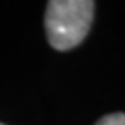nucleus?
Segmentation results:
<instances>
[{
	"label": "nucleus",
	"mask_w": 125,
	"mask_h": 125,
	"mask_svg": "<svg viewBox=\"0 0 125 125\" xmlns=\"http://www.w3.org/2000/svg\"><path fill=\"white\" fill-rule=\"evenodd\" d=\"M96 125H125V115L123 113H111L103 116Z\"/></svg>",
	"instance_id": "2"
},
{
	"label": "nucleus",
	"mask_w": 125,
	"mask_h": 125,
	"mask_svg": "<svg viewBox=\"0 0 125 125\" xmlns=\"http://www.w3.org/2000/svg\"><path fill=\"white\" fill-rule=\"evenodd\" d=\"M94 7L92 0H51L45 10L49 43L57 51L76 47L90 30Z\"/></svg>",
	"instance_id": "1"
},
{
	"label": "nucleus",
	"mask_w": 125,
	"mask_h": 125,
	"mask_svg": "<svg viewBox=\"0 0 125 125\" xmlns=\"http://www.w3.org/2000/svg\"><path fill=\"white\" fill-rule=\"evenodd\" d=\"M0 125H4V123H0Z\"/></svg>",
	"instance_id": "3"
}]
</instances>
